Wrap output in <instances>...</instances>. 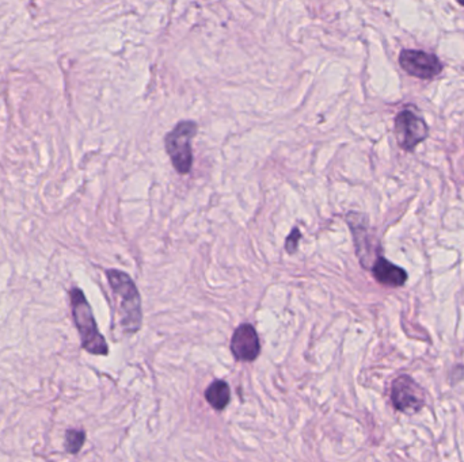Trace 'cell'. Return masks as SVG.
<instances>
[{
	"mask_svg": "<svg viewBox=\"0 0 464 462\" xmlns=\"http://www.w3.org/2000/svg\"><path fill=\"white\" fill-rule=\"evenodd\" d=\"M106 275L114 296L118 298L120 323L123 330L128 333L137 332L141 329L143 311L140 293L132 278L120 270H107Z\"/></svg>",
	"mask_w": 464,
	"mask_h": 462,
	"instance_id": "cell-1",
	"label": "cell"
},
{
	"mask_svg": "<svg viewBox=\"0 0 464 462\" xmlns=\"http://www.w3.org/2000/svg\"><path fill=\"white\" fill-rule=\"evenodd\" d=\"M71 306L75 326L79 331L83 349L94 355H107L109 347L97 327L93 309L83 292L78 288L71 290Z\"/></svg>",
	"mask_w": 464,
	"mask_h": 462,
	"instance_id": "cell-2",
	"label": "cell"
},
{
	"mask_svg": "<svg viewBox=\"0 0 464 462\" xmlns=\"http://www.w3.org/2000/svg\"><path fill=\"white\" fill-rule=\"evenodd\" d=\"M197 124L193 121L179 122L165 138L166 152L175 171L181 175L190 172L193 165L192 141L197 134Z\"/></svg>",
	"mask_w": 464,
	"mask_h": 462,
	"instance_id": "cell-3",
	"label": "cell"
},
{
	"mask_svg": "<svg viewBox=\"0 0 464 462\" xmlns=\"http://www.w3.org/2000/svg\"><path fill=\"white\" fill-rule=\"evenodd\" d=\"M428 125L422 117L413 110H403L395 118V136L399 147L404 151H413L428 137Z\"/></svg>",
	"mask_w": 464,
	"mask_h": 462,
	"instance_id": "cell-4",
	"label": "cell"
},
{
	"mask_svg": "<svg viewBox=\"0 0 464 462\" xmlns=\"http://www.w3.org/2000/svg\"><path fill=\"white\" fill-rule=\"evenodd\" d=\"M394 407L404 414H416L424 405V394L420 385L409 376H399L391 387Z\"/></svg>",
	"mask_w": 464,
	"mask_h": 462,
	"instance_id": "cell-5",
	"label": "cell"
},
{
	"mask_svg": "<svg viewBox=\"0 0 464 462\" xmlns=\"http://www.w3.org/2000/svg\"><path fill=\"white\" fill-rule=\"evenodd\" d=\"M399 64L409 75L420 79H433L443 71L440 60L422 50H403L399 56Z\"/></svg>",
	"mask_w": 464,
	"mask_h": 462,
	"instance_id": "cell-6",
	"label": "cell"
},
{
	"mask_svg": "<svg viewBox=\"0 0 464 462\" xmlns=\"http://www.w3.org/2000/svg\"><path fill=\"white\" fill-rule=\"evenodd\" d=\"M231 351L240 362H253L261 353L260 338L251 324H240L232 335Z\"/></svg>",
	"mask_w": 464,
	"mask_h": 462,
	"instance_id": "cell-7",
	"label": "cell"
},
{
	"mask_svg": "<svg viewBox=\"0 0 464 462\" xmlns=\"http://www.w3.org/2000/svg\"><path fill=\"white\" fill-rule=\"evenodd\" d=\"M372 274L377 282L390 288L403 286L407 281V272L402 267L389 262L383 257H377L372 264Z\"/></svg>",
	"mask_w": 464,
	"mask_h": 462,
	"instance_id": "cell-8",
	"label": "cell"
},
{
	"mask_svg": "<svg viewBox=\"0 0 464 462\" xmlns=\"http://www.w3.org/2000/svg\"><path fill=\"white\" fill-rule=\"evenodd\" d=\"M363 219H364L363 216L356 214V213H352V214L348 216L350 230H352L353 236H355L357 255L362 261V264L365 266L366 259L372 254V246H371V240H369V236H368V225H366V223H363Z\"/></svg>",
	"mask_w": 464,
	"mask_h": 462,
	"instance_id": "cell-9",
	"label": "cell"
},
{
	"mask_svg": "<svg viewBox=\"0 0 464 462\" xmlns=\"http://www.w3.org/2000/svg\"><path fill=\"white\" fill-rule=\"evenodd\" d=\"M205 400L216 411L224 409L231 400V389L226 381L216 380L205 391Z\"/></svg>",
	"mask_w": 464,
	"mask_h": 462,
	"instance_id": "cell-10",
	"label": "cell"
},
{
	"mask_svg": "<svg viewBox=\"0 0 464 462\" xmlns=\"http://www.w3.org/2000/svg\"><path fill=\"white\" fill-rule=\"evenodd\" d=\"M86 441V432L82 429H69L66 434V449L69 454H78Z\"/></svg>",
	"mask_w": 464,
	"mask_h": 462,
	"instance_id": "cell-11",
	"label": "cell"
},
{
	"mask_svg": "<svg viewBox=\"0 0 464 462\" xmlns=\"http://www.w3.org/2000/svg\"><path fill=\"white\" fill-rule=\"evenodd\" d=\"M300 237H301V234H300L298 228H294L292 232H291V234H289V236L287 237V240H285V250L288 251V254L294 255V254L296 252Z\"/></svg>",
	"mask_w": 464,
	"mask_h": 462,
	"instance_id": "cell-12",
	"label": "cell"
},
{
	"mask_svg": "<svg viewBox=\"0 0 464 462\" xmlns=\"http://www.w3.org/2000/svg\"><path fill=\"white\" fill-rule=\"evenodd\" d=\"M458 1H459L462 6H464V0H458Z\"/></svg>",
	"mask_w": 464,
	"mask_h": 462,
	"instance_id": "cell-13",
	"label": "cell"
}]
</instances>
